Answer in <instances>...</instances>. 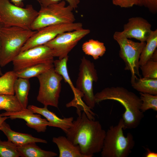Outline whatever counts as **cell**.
Listing matches in <instances>:
<instances>
[{
  "label": "cell",
  "instance_id": "obj_1",
  "mask_svg": "<svg viewBox=\"0 0 157 157\" xmlns=\"http://www.w3.org/2000/svg\"><path fill=\"white\" fill-rule=\"evenodd\" d=\"M106 131L100 122L90 118L84 111L66 133V137L74 145H78L85 157H92L101 152Z\"/></svg>",
  "mask_w": 157,
  "mask_h": 157
},
{
  "label": "cell",
  "instance_id": "obj_2",
  "mask_svg": "<svg viewBox=\"0 0 157 157\" xmlns=\"http://www.w3.org/2000/svg\"><path fill=\"white\" fill-rule=\"evenodd\" d=\"M96 104L106 100L117 101L124 108L122 114L124 129L137 127L144 115L140 110L142 101L140 97L134 92L122 87H111L104 88L94 94Z\"/></svg>",
  "mask_w": 157,
  "mask_h": 157
},
{
  "label": "cell",
  "instance_id": "obj_3",
  "mask_svg": "<svg viewBox=\"0 0 157 157\" xmlns=\"http://www.w3.org/2000/svg\"><path fill=\"white\" fill-rule=\"evenodd\" d=\"M17 26L4 27L0 30V65L3 67L20 52L26 41L36 32Z\"/></svg>",
  "mask_w": 157,
  "mask_h": 157
},
{
  "label": "cell",
  "instance_id": "obj_4",
  "mask_svg": "<svg viewBox=\"0 0 157 157\" xmlns=\"http://www.w3.org/2000/svg\"><path fill=\"white\" fill-rule=\"evenodd\" d=\"M124 121L120 118L117 125L110 126L106 131L101 152L102 157H127L135 145L133 135L124 136Z\"/></svg>",
  "mask_w": 157,
  "mask_h": 157
},
{
  "label": "cell",
  "instance_id": "obj_5",
  "mask_svg": "<svg viewBox=\"0 0 157 157\" xmlns=\"http://www.w3.org/2000/svg\"><path fill=\"white\" fill-rule=\"evenodd\" d=\"M73 9L69 5L66 6V2L63 0L47 7H41L31 29L37 31L51 25L74 22L75 18Z\"/></svg>",
  "mask_w": 157,
  "mask_h": 157
},
{
  "label": "cell",
  "instance_id": "obj_6",
  "mask_svg": "<svg viewBox=\"0 0 157 157\" xmlns=\"http://www.w3.org/2000/svg\"><path fill=\"white\" fill-rule=\"evenodd\" d=\"M38 13L31 5L23 8L12 3L9 0H0V17L3 26H17L31 29Z\"/></svg>",
  "mask_w": 157,
  "mask_h": 157
},
{
  "label": "cell",
  "instance_id": "obj_7",
  "mask_svg": "<svg viewBox=\"0 0 157 157\" xmlns=\"http://www.w3.org/2000/svg\"><path fill=\"white\" fill-rule=\"evenodd\" d=\"M37 77L40 84L37 100L44 106L58 108L62 76L53 66Z\"/></svg>",
  "mask_w": 157,
  "mask_h": 157
},
{
  "label": "cell",
  "instance_id": "obj_8",
  "mask_svg": "<svg viewBox=\"0 0 157 157\" xmlns=\"http://www.w3.org/2000/svg\"><path fill=\"white\" fill-rule=\"evenodd\" d=\"M113 38L119 45V56L125 63V69L131 72V79H134L137 76L140 77L139 60L146 42L133 41L126 38L119 31L115 32Z\"/></svg>",
  "mask_w": 157,
  "mask_h": 157
},
{
  "label": "cell",
  "instance_id": "obj_9",
  "mask_svg": "<svg viewBox=\"0 0 157 157\" xmlns=\"http://www.w3.org/2000/svg\"><path fill=\"white\" fill-rule=\"evenodd\" d=\"M75 87L83 98L86 105L93 109L96 103L93 89V82L98 79L94 63L83 56L81 60Z\"/></svg>",
  "mask_w": 157,
  "mask_h": 157
},
{
  "label": "cell",
  "instance_id": "obj_10",
  "mask_svg": "<svg viewBox=\"0 0 157 157\" xmlns=\"http://www.w3.org/2000/svg\"><path fill=\"white\" fill-rule=\"evenodd\" d=\"M53 50L42 45L21 52L12 61L13 71L17 72L28 67L42 63H53Z\"/></svg>",
  "mask_w": 157,
  "mask_h": 157
},
{
  "label": "cell",
  "instance_id": "obj_11",
  "mask_svg": "<svg viewBox=\"0 0 157 157\" xmlns=\"http://www.w3.org/2000/svg\"><path fill=\"white\" fill-rule=\"evenodd\" d=\"M82 26L81 23L74 22L52 25L41 28L37 31L28 39L22 48L21 52L44 45L61 33L81 29Z\"/></svg>",
  "mask_w": 157,
  "mask_h": 157
},
{
  "label": "cell",
  "instance_id": "obj_12",
  "mask_svg": "<svg viewBox=\"0 0 157 157\" xmlns=\"http://www.w3.org/2000/svg\"><path fill=\"white\" fill-rule=\"evenodd\" d=\"M90 31L83 28L61 33L44 45L53 51L54 57L59 59L68 56L69 53Z\"/></svg>",
  "mask_w": 157,
  "mask_h": 157
},
{
  "label": "cell",
  "instance_id": "obj_13",
  "mask_svg": "<svg viewBox=\"0 0 157 157\" xmlns=\"http://www.w3.org/2000/svg\"><path fill=\"white\" fill-rule=\"evenodd\" d=\"M151 27V25L144 19L132 17L124 24L121 32L127 38H133L141 42H145L152 31Z\"/></svg>",
  "mask_w": 157,
  "mask_h": 157
},
{
  "label": "cell",
  "instance_id": "obj_14",
  "mask_svg": "<svg viewBox=\"0 0 157 157\" xmlns=\"http://www.w3.org/2000/svg\"><path fill=\"white\" fill-rule=\"evenodd\" d=\"M3 116H7L11 119H24L28 127L34 129L38 132H44L50 124L45 119L42 118L40 114L35 113L27 108L14 112H5L1 114Z\"/></svg>",
  "mask_w": 157,
  "mask_h": 157
},
{
  "label": "cell",
  "instance_id": "obj_15",
  "mask_svg": "<svg viewBox=\"0 0 157 157\" xmlns=\"http://www.w3.org/2000/svg\"><path fill=\"white\" fill-rule=\"evenodd\" d=\"M27 108L35 113H38L44 117L50 124L49 126L56 127L61 129L65 133L72 124L74 118L72 117L61 118L54 113L49 110L47 106L40 108L30 105Z\"/></svg>",
  "mask_w": 157,
  "mask_h": 157
},
{
  "label": "cell",
  "instance_id": "obj_16",
  "mask_svg": "<svg viewBox=\"0 0 157 157\" xmlns=\"http://www.w3.org/2000/svg\"><path fill=\"white\" fill-rule=\"evenodd\" d=\"M0 130L6 136L8 140L17 146H22L32 142L47 143V140L34 137L31 134L13 131L11 129L9 125L5 121L0 126Z\"/></svg>",
  "mask_w": 157,
  "mask_h": 157
},
{
  "label": "cell",
  "instance_id": "obj_17",
  "mask_svg": "<svg viewBox=\"0 0 157 157\" xmlns=\"http://www.w3.org/2000/svg\"><path fill=\"white\" fill-rule=\"evenodd\" d=\"M52 140L58 149L59 157H85L81 154L78 145H74L67 137H54Z\"/></svg>",
  "mask_w": 157,
  "mask_h": 157
},
{
  "label": "cell",
  "instance_id": "obj_18",
  "mask_svg": "<svg viewBox=\"0 0 157 157\" xmlns=\"http://www.w3.org/2000/svg\"><path fill=\"white\" fill-rule=\"evenodd\" d=\"M35 142L28 143L17 146L20 156L22 157H54L57 156L56 153L43 150Z\"/></svg>",
  "mask_w": 157,
  "mask_h": 157
},
{
  "label": "cell",
  "instance_id": "obj_19",
  "mask_svg": "<svg viewBox=\"0 0 157 157\" xmlns=\"http://www.w3.org/2000/svg\"><path fill=\"white\" fill-rule=\"evenodd\" d=\"M131 83L133 88L139 92L157 95V78L136 76Z\"/></svg>",
  "mask_w": 157,
  "mask_h": 157
},
{
  "label": "cell",
  "instance_id": "obj_20",
  "mask_svg": "<svg viewBox=\"0 0 157 157\" xmlns=\"http://www.w3.org/2000/svg\"><path fill=\"white\" fill-rule=\"evenodd\" d=\"M30 88L29 79L17 78L15 80L14 84L15 95L24 108H27Z\"/></svg>",
  "mask_w": 157,
  "mask_h": 157
},
{
  "label": "cell",
  "instance_id": "obj_21",
  "mask_svg": "<svg viewBox=\"0 0 157 157\" xmlns=\"http://www.w3.org/2000/svg\"><path fill=\"white\" fill-rule=\"evenodd\" d=\"M146 42V44L142 49L140 57V66L143 65L147 61L151 60L153 54L156 49L157 29L152 31Z\"/></svg>",
  "mask_w": 157,
  "mask_h": 157
},
{
  "label": "cell",
  "instance_id": "obj_22",
  "mask_svg": "<svg viewBox=\"0 0 157 157\" xmlns=\"http://www.w3.org/2000/svg\"><path fill=\"white\" fill-rule=\"evenodd\" d=\"M82 49L86 55L92 56L95 60L103 56L106 50L103 42L93 39L84 42L82 45Z\"/></svg>",
  "mask_w": 157,
  "mask_h": 157
},
{
  "label": "cell",
  "instance_id": "obj_23",
  "mask_svg": "<svg viewBox=\"0 0 157 157\" xmlns=\"http://www.w3.org/2000/svg\"><path fill=\"white\" fill-rule=\"evenodd\" d=\"M68 59V56H67L62 59L54 60L53 64L54 69L56 72L62 76L65 82L69 85L76 97L80 99L82 97V96L73 85L68 74L67 68Z\"/></svg>",
  "mask_w": 157,
  "mask_h": 157
},
{
  "label": "cell",
  "instance_id": "obj_24",
  "mask_svg": "<svg viewBox=\"0 0 157 157\" xmlns=\"http://www.w3.org/2000/svg\"><path fill=\"white\" fill-rule=\"evenodd\" d=\"M53 66V63H40L15 72L18 78L29 79L37 77Z\"/></svg>",
  "mask_w": 157,
  "mask_h": 157
},
{
  "label": "cell",
  "instance_id": "obj_25",
  "mask_svg": "<svg viewBox=\"0 0 157 157\" xmlns=\"http://www.w3.org/2000/svg\"><path fill=\"white\" fill-rule=\"evenodd\" d=\"M15 72H7L0 76V94H15L14 84L17 78Z\"/></svg>",
  "mask_w": 157,
  "mask_h": 157
},
{
  "label": "cell",
  "instance_id": "obj_26",
  "mask_svg": "<svg viewBox=\"0 0 157 157\" xmlns=\"http://www.w3.org/2000/svg\"><path fill=\"white\" fill-rule=\"evenodd\" d=\"M23 109L15 94H0V110L14 112Z\"/></svg>",
  "mask_w": 157,
  "mask_h": 157
},
{
  "label": "cell",
  "instance_id": "obj_27",
  "mask_svg": "<svg viewBox=\"0 0 157 157\" xmlns=\"http://www.w3.org/2000/svg\"><path fill=\"white\" fill-rule=\"evenodd\" d=\"M142 101L140 110L143 113L151 109L157 111V95L139 92Z\"/></svg>",
  "mask_w": 157,
  "mask_h": 157
},
{
  "label": "cell",
  "instance_id": "obj_28",
  "mask_svg": "<svg viewBox=\"0 0 157 157\" xmlns=\"http://www.w3.org/2000/svg\"><path fill=\"white\" fill-rule=\"evenodd\" d=\"M17 146L10 141H3L0 138V157H19Z\"/></svg>",
  "mask_w": 157,
  "mask_h": 157
},
{
  "label": "cell",
  "instance_id": "obj_29",
  "mask_svg": "<svg viewBox=\"0 0 157 157\" xmlns=\"http://www.w3.org/2000/svg\"><path fill=\"white\" fill-rule=\"evenodd\" d=\"M143 77L157 78V61L150 60L140 66Z\"/></svg>",
  "mask_w": 157,
  "mask_h": 157
},
{
  "label": "cell",
  "instance_id": "obj_30",
  "mask_svg": "<svg viewBox=\"0 0 157 157\" xmlns=\"http://www.w3.org/2000/svg\"><path fill=\"white\" fill-rule=\"evenodd\" d=\"M63 0H39L41 7H45L48 6L56 3H57ZM67 1L69 5L72 7L74 9H75L78 7L80 3V0H63Z\"/></svg>",
  "mask_w": 157,
  "mask_h": 157
},
{
  "label": "cell",
  "instance_id": "obj_31",
  "mask_svg": "<svg viewBox=\"0 0 157 157\" xmlns=\"http://www.w3.org/2000/svg\"><path fill=\"white\" fill-rule=\"evenodd\" d=\"M113 4L121 8H129L134 5L140 6L139 0H112Z\"/></svg>",
  "mask_w": 157,
  "mask_h": 157
},
{
  "label": "cell",
  "instance_id": "obj_32",
  "mask_svg": "<svg viewBox=\"0 0 157 157\" xmlns=\"http://www.w3.org/2000/svg\"><path fill=\"white\" fill-rule=\"evenodd\" d=\"M140 6H143L151 12L156 13L157 12V0H139Z\"/></svg>",
  "mask_w": 157,
  "mask_h": 157
},
{
  "label": "cell",
  "instance_id": "obj_33",
  "mask_svg": "<svg viewBox=\"0 0 157 157\" xmlns=\"http://www.w3.org/2000/svg\"><path fill=\"white\" fill-rule=\"evenodd\" d=\"M147 152L145 154V157H157V153L151 151L148 148H145Z\"/></svg>",
  "mask_w": 157,
  "mask_h": 157
},
{
  "label": "cell",
  "instance_id": "obj_34",
  "mask_svg": "<svg viewBox=\"0 0 157 157\" xmlns=\"http://www.w3.org/2000/svg\"><path fill=\"white\" fill-rule=\"evenodd\" d=\"M13 3L14 5L20 7H23L24 0H10ZM38 2L39 0H36Z\"/></svg>",
  "mask_w": 157,
  "mask_h": 157
},
{
  "label": "cell",
  "instance_id": "obj_35",
  "mask_svg": "<svg viewBox=\"0 0 157 157\" xmlns=\"http://www.w3.org/2000/svg\"><path fill=\"white\" fill-rule=\"evenodd\" d=\"M151 60L155 61H157V49L155 50L153 54Z\"/></svg>",
  "mask_w": 157,
  "mask_h": 157
},
{
  "label": "cell",
  "instance_id": "obj_36",
  "mask_svg": "<svg viewBox=\"0 0 157 157\" xmlns=\"http://www.w3.org/2000/svg\"><path fill=\"white\" fill-rule=\"evenodd\" d=\"M8 118L9 117H8L2 116L0 114V126L4 121Z\"/></svg>",
  "mask_w": 157,
  "mask_h": 157
},
{
  "label": "cell",
  "instance_id": "obj_37",
  "mask_svg": "<svg viewBox=\"0 0 157 157\" xmlns=\"http://www.w3.org/2000/svg\"><path fill=\"white\" fill-rule=\"evenodd\" d=\"M3 25L1 24H0V30L2 28V27L3 26ZM3 74L2 72V71L1 70V67L0 66V75L1 76Z\"/></svg>",
  "mask_w": 157,
  "mask_h": 157
},
{
  "label": "cell",
  "instance_id": "obj_38",
  "mask_svg": "<svg viewBox=\"0 0 157 157\" xmlns=\"http://www.w3.org/2000/svg\"><path fill=\"white\" fill-rule=\"evenodd\" d=\"M1 19L0 17V24H1Z\"/></svg>",
  "mask_w": 157,
  "mask_h": 157
}]
</instances>
